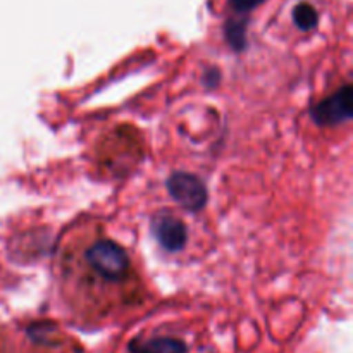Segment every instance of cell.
Here are the masks:
<instances>
[{
	"label": "cell",
	"mask_w": 353,
	"mask_h": 353,
	"mask_svg": "<svg viewBox=\"0 0 353 353\" xmlns=\"http://www.w3.org/2000/svg\"><path fill=\"white\" fill-rule=\"evenodd\" d=\"M312 117L317 124H338L352 119V88L345 85L334 95L327 97L312 109Z\"/></svg>",
	"instance_id": "3"
},
{
	"label": "cell",
	"mask_w": 353,
	"mask_h": 353,
	"mask_svg": "<svg viewBox=\"0 0 353 353\" xmlns=\"http://www.w3.org/2000/svg\"><path fill=\"white\" fill-rule=\"evenodd\" d=\"M128 353H188V345L172 336L134 338L128 343Z\"/></svg>",
	"instance_id": "5"
},
{
	"label": "cell",
	"mask_w": 353,
	"mask_h": 353,
	"mask_svg": "<svg viewBox=\"0 0 353 353\" xmlns=\"http://www.w3.org/2000/svg\"><path fill=\"white\" fill-rule=\"evenodd\" d=\"M59 279L72 302L109 312L143 299V285L130 254L110 238L86 231L62 245Z\"/></svg>",
	"instance_id": "1"
},
{
	"label": "cell",
	"mask_w": 353,
	"mask_h": 353,
	"mask_svg": "<svg viewBox=\"0 0 353 353\" xmlns=\"http://www.w3.org/2000/svg\"><path fill=\"white\" fill-rule=\"evenodd\" d=\"M292 17L293 23H295L302 31H312L316 30L317 24H319V12H317L316 7L309 2H300L299 6H295Z\"/></svg>",
	"instance_id": "6"
},
{
	"label": "cell",
	"mask_w": 353,
	"mask_h": 353,
	"mask_svg": "<svg viewBox=\"0 0 353 353\" xmlns=\"http://www.w3.org/2000/svg\"><path fill=\"white\" fill-rule=\"evenodd\" d=\"M168 190L172 199L188 210H200L207 202V190L196 176L174 172L168 179Z\"/></svg>",
	"instance_id": "2"
},
{
	"label": "cell",
	"mask_w": 353,
	"mask_h": 353,
	"mask_svg": "<svg viewBox=\"0 0 353 353\" xmlns=\"http://www.w3.org/2000/svg\"><path fill=\"white\" fill-rule=\"evenodd\" d=\"M264 0H230V6L236 12H250L252 9H255Z\"/></svg>",
	"instance_id": "7"
},
{
	"label": "cell",
	"mask_w": 353,
	"mask_h": 353,
	"mask_svg": "<svg viewBox=\"0 0 353 353\" xmlns=\"http://www.w3.org/2000/svg\"><path fill=\"white\" fill-rule=\"evenodd\" d=\"M152 234L159 241V245H162L169 252L181 250L186 245V238H188L185 223L178 217L169 216V214L154 217V221H152Z\"/></svg>",
	"instance_id": "4"
}]
</instances>
